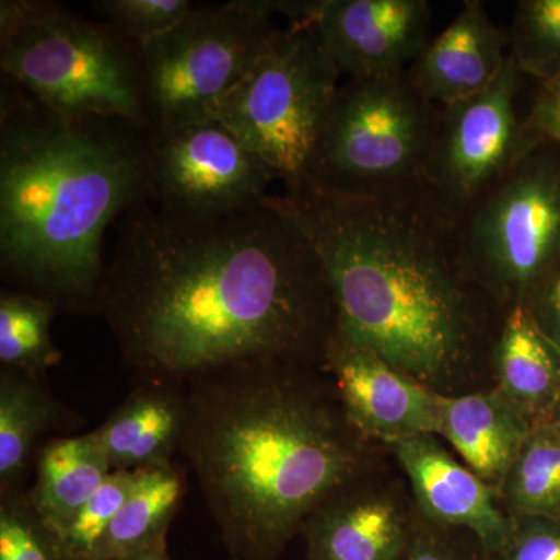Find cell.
<instances>
[{
  "instance_id": "1",
  "label": "cell",
  "mask_w": 560,
  "mask_h": 560,
  "mask_svg": "<svg viewBox=\"0 0 560 560\" xmlns=\"http://www.w3.org/2000/svg\"><path fill=\"white\" fill-rule=\"evenodd\" d=\"M97 313L147 381L249 360L320 364L338 324L315 246L282 197L191 220L143 200L120 219Z\"/></svg>"
},
{
  "instance_id": "2",
  "label": "cell",
  "mask_w": 560,
  "mask_h": 560,
  "mask_svg": "<svg viewBox=\"0 0 560 560\" xmlns=\"http://www.w3.org/2000/svg\"><path fill=\"white\" fill-rule=\"evenodd\" d=\"M282 200L323 261L346 329L442 396L490 370L504 308L471 271L458 215L427 184L350 198L302 183Z\"/></svg>"
},
{
  "instance_id": "3",
  "label": "cell",
  "mask_w": 560,
  "mask_h": 560,
  "mask_svg": "<svg viewBox=\"0 0 560 560\" xmlns=\"http://www.w3.org/2000/svg\"><path fill=\"white\" fill-rule=\"evenodd\" d=\"M184 385L179 452L234 559H278L319 504L371 471L320 364L241 361Z\"/></svg>"
},
{
  "instance_id": "4",
  "label": "cell",
  "mask_w": 560,
  "mask_h": 560,
  "mask_svg": "<svg viewBox=\"0 0 560 560\" xmlns=\"http://www.w3.org/2000/svg\"><path fill=\"white\" fill-rule=\"evenodd\" d=\"M0 105V268L57 312L97 313L103 237L145 200L142 138L116 120L68 121L7 80Z\"/></svg>"
},
{
  "instance_id": "5",
  "label": "cell",
  "mask_w": 560,
  "mask_h": 560,
  "mask_svg": "<svg viewBox=\"0 0 560 560\" xmlns=\"http://www.w3.org/2000/svg\"><path fill=\"white\" fill-rule=\"evenodd\" d=\"M0 69L61 119L147 128L138 47L60 3L0 2Z\"/></svg>"
},
{
  "instance_id": "6",
  "label": "cell",
  "mask_w": 560,
  "mask_h": 560,
  "mask_svg": "<svg viewBox=\"0 0 560 560\" xmlns=\"http://www.w3.org/2000/svg\"><path fill=\"white\" fill-rule=\"evenodd\" d=\"M440 117V106L407 73L348 79L330 103L300 184L350 198H386L422 186Z\"/></svg>"
},
{
  "instance_id": "7",
  "label": "cell",
  "mask_w": 560,
  "mask_h": 560,
  "mask_svg": "<svg viewBox=\"0 0 560 560\" xmlns=\"http://www.w3.org/2000/svg\"><path fill=\"white\" fill-rule=\"evenodd\" d=\"M280 2L234 0L194 7L139 49L145 130L217 120L280 28Z\"/></svg>"
},
{
  "instance_id": "8",
  "label": "cell",
  "mask_w": 560,
  "mask_h": 560,
  "mask_svg": "<svg viewBox=\"0 0 560 560\" xmlns=\"http://www.w3.org/2000/svg\"><path fill=\"white\" fill-rule=\"evenodd\" d=\"M340 79L315 25L290 22L223 103L217 120L259 154L287 187L296 186L305 178Z\"/></svg>"
},
{
  "instance_id": "9",
  "label": "cell",
  "mask_w": 560,
  "mask_h": 560,
  "mask_svg": "<svg viewBox=\"0 0 560 560\" xmlns=\"http://www.w3.org/2000/svg\"><path fill=\"white\" fill-rule=\"evenodd\" d=\"M474 275L501 307L525 304L560 265V147L539 143L458 215Z\"/></svg>"
},
{
  "instance_id": "10",
  "label": "cell",
  "mask_w": 560,
  "mask_h": 560,
  "mask_svg": "<svg viewBox=\"0 0 560 560\" xmlns=\"http://www.w3.org/2000/svg\"><path fill=\"white\" fill-rule=\"evenodd\" d=\"M145 200L173 215L221 219L259 208L279 179L220 120L143 130Z\"/></svg>"
},
{
  "instance_id": "11",
  "label": "cell",
  "mask_w": 560,
  "mask_h": 560,
  "mask_svg": "<svg viewBox=\"0 0 560 560\" xmlns=\"http://www.w3.org/2000/svg\"><path fill=\"white\" fill-rule=\"evenodd\" d=\"M530 81L510 57L488 90L441 108L425 183L456 215L544 142L528 125Z\"/></svg>"
},
{
  "instance_id": "12",
  "label": "cell",
  "mask_w": 560,
  "mask_h": 560,
  "mask_svg": "<svg viewBox=\"0 0 560 560\" xmlns=\"http://www.w3.org/2000/svg\"><path fill=\"white\" fill-rule=\"evenodd\" d=\"M320 371L329 378L353 430L383 444L440 434L444 396L383 359L340 320L324 349Z\"/></svg>"
},
{
  "instance_id": "13",
  "label": "cell",
  "mask_w": 560,
  "mask_h": 560,
  "mask_svg": "<svg viewBox=\"0 0 560 560\" xmlns=\"http://www.w3.org/2000/svg\"><path fill=\"white\" fill-rule=\"evenodd\" d=\"M308 21L348 79L407 73L431 39L425 0H313Z\"/></svg>"
},
{
  "instance_id": "14",
  "label": "cell",
  "mask_w": 560,
  "mask_h": 560,
  "mask_svg": "<svg viewBox=\"0 0 560 560\" xmlns=\"http://www.w3.org/2000/svg\"><path fill=\"white\" fill-rule=\"evenodd\" d=\"M416 506L394 485L370 474L319 504L302 526L305 560H401L410 547Z\"/></svg>"
},
{
  "instance_id": "15",
  "label": "cell",
  "mask_w": 560,
  "mask_h": 560,
  "mask_svg": "<svg viewBox=\"0 0 560 560\" xmlns=\"http://www.w3.org/2000/svg\"><path fill=\"white\" fill-rule=\"evenodd\" d=\"M389 447L410 481L420 517L444 528L466 530L488 558L503 547L512 518L501 508L499 490L453 458L436 434L405 438Z\"/></svg>"
},
{
  "instance_id": "16",
  "label": "cell",
  "mask_w": 560,
  "mask_h": 560,
  "mask_svg": "<svg viewBox=\"0 0 560 560\" xmlns=\"http://www.w3.org/2000/svg\"><path fill=\"white\" fill-rule=\"evenodd\" d=\"M508 60V32L490 20L480 0H466L448 27L430 39L407 77L427 101L445 108L492 86Z\"/></svg>"
},
{
  "instance_id": "17",
  "label": "cell",
  "mask_w": 560,
  "mask_h": 560,
  "mask_svg": "<svg viewBox=\"0 0 560 560\" xmlns=\"http://www.w3.org/2000/svg\"><path fill=\"white\" fill-rule=\"evenodd\" d=\"M490 371L495 388L533 427L552 422L560 407V350L540 330L526 304L504 308Z\"/></svg>"
},
{
  "instance_id": "18",
  "label": "cell",
  "mask_w": 560,
  "mask_h": 560,
  "mask_svg": "<svg viewBox=\"0 0 560 560\" xmlns=\"http://www.w3.org/2000/svg\"><path fill=\"white\" fill-rule=\"evenodd\" d=\"M142 381L95 429L113 471L172 463L173 453L179 451L187 416L186 385Z\"/></svg>"
},
{
  "instance_id": "19",
  "label": "cell",
  "mask_w": 560,
  "mask_h": 560,
  "mask_svg": "<svg viewBox=\"0 0 560 560\" xmlns=\"http://www.w3.org/2000/svg\"><path fill=\"white\" fill-rule=\"evenodd\" d=\"M528 419L499 389L444 396L440 436L482 481L499 490L529 436Z\"/></svg>"
},
{
  "instance_id": "20",
  "label": "cell",
  "mask_w": 560,
  "mask_h": 560,
  "mask_svg": "<svg viewBox=\"0 0 560 560\" xmlns=\"http://www.w3.org/2000/svg\"><path fill=\"white\" fill-rule=\"evenodd\" d=\"M110 466L94 431L55 438L36 455V482L27 492L40 521L60 534L109 477Z\"/></svg>"
},
{
  "instance_id": "21",
  "label": "cell",
  "mask_w": 560,
  "mask_h": 560,
  "mask_svg": "<svg viewBox=\"0 0 560 560\" xmlns=\"http://www.w3.org/2000/svg\"><path fill=\"white\" fill-rule=\"evenodd\" d=\"M68 420L46 375L0 368V493L22 490L40 438Z\"/></svg>"
},
{
  "instance_id": "22",
  "label": "cell",
  "mask_w": 560,
  "mask_h": 560,
  "mask_svg": "<svg viewBox=\"0 0 560 560\" xmlns=\"http://www.w3.org/2000/svg\"><path fill=\"white\" fill-rule=\"evenodd\" d=\"M186 493V478L173 463L136 470L135 482L94 560H117L167 541L168 529Z\"/></svg>"
},
{
  "instance_id": "23",
  "label": "cell",
  "mask_w": 560,
  "mask_h": 560,
  "mask_svg": "<svg viewBox=\"0 0 560 560\" xmlns=\"http://www.w3.org/2000/svg\"><path fill=\"white\" fill-rule=\"evenodd\" d=\"M511 518L560 517V425L534 427L499 489Z\"/></svg>"
},
{
  "instance_id": "24",
  "label": "cell",
  "mask_w": 560,
  "mask_h": 560,
  "mask_svg": "<svg viewBox=\"0 0 560 560\" xmlns=\"http://www.w3.org/2000/svg\"><path fill=\"white\" fill-rule=\"evenodd\" d=\"M50 301L25 291H2L0 296V364L3 370L46 375L62 352L51 340L57 315Z\"/></svg>"
},
{
  "instance_id": "25",
  "label": "cell",
  "mask_w": 560,
  "mask_h": 560,
  "mask_svg": "<svg viewBox=\"0 0 560 560\" xmlns=\"http://www.w3.org/2000/svg\"><path fill=\"white\" fill-rule=\"evenodd\" d=\"M510 57L537 83L560 77V0H521L510 31Z\"/></svg>"
},
{
  "instance_id": "26",
  "label": "cell",
  "mask_w": 560,
  "mask_h": 560,
  "mask_svg": "<svg viewBox=\"0 0 560 560\" xmlns=\"http://www.w3.org/2000/svg\"><path fill=\"white\" fill-rule=\"evenodd\" d=\"M0 560H83L33 510L27 492L0 493Z\"/></svg>"
},
{
  "instance_id": "27",
  "label": "cell",
  "mask_w": 560,
  "mask_h": 560,
  "mask_svg": "<svg viewBox=\"0 0 560 560\" xmlns=\"http://www.w3.org/2000/svg\"><path fill=\"white\" fill-rule=\"evenodd\" d=\"M135 478L136 470L110 471L97 492L77 512L66 529L58 534L70 555L94 560L98 545L127 500Z\"/></svg>"
},
{
  "instance_id": "28",
  "label": "cell",
  "mask_w": 560,
  "mask_h": 560,
  "mask_svg": "<svg viewBox=\"0 0 560 560\" xmlns=\"http://www.w3.org/2000/svg\"><path fill=\"white\" fill-rule=\"evenodd\" d=\"M94 9L132 46H147L172 31L194 5L189 0H101Z\"/></svg>"
},
{
  "instance_id": "29",
  "label": "cell",
  "mask_w": 560,
  "mask_h": 560,
  "mask_svg": "<svg viewBox=\"0 0 560 560\" xmlns=\"http://www.w3.org/2000/svg\"><path fill=\"white\" fill-rule=\"evenodd\" d=\"M401 560H488V556L466 530L434 525L418 514L410 547Z\"/></svg>"
},
{
  "instance_id": "30",
  "label": "cell",
  "mask_w": 560,
  "mask_h": 560,
  "mask_svg": "<svg viewBox=\"0 0 560 560\" xmlns=\"http://www.w3.org/2000/svg\"><path fill=\"white\" fill-rule=\"evenodd\" d=\"M488 560H560V517L512 518L510 537Z\"/></svg>"
},
{
  "instance_id": "31",
  "label": "cell",
  "mask_w": 560,
  "mask_h": 560,
  "mask_svg": "<svg viewBox=\"0 0 560 560\" xmlns=\"http://www.w3.org/2000/svg\"><path fill=\"white\" fill-rule=\"evenodd\" d=\"M528 125L537 138L560 147V77L534 88Z\"/></svg>"
},
{
  "instance_id": "32",
  "label": "cell",
  "mask_w": 560,
  "mask_h": 560,
  "mask_svg": "<svg viewBox=\"0 0 560 560\" xmlns=\"http://www.w3.org/2000/svg\"><path fill=\"white\" fill-rule=\"evenodd\" d=\"M525 304L540 330L560 350V265L541 280Z\"/></svg>"
},
{
  "instance_id": "33",
  "label": "cell",
  "mask_w": 560,
  "mask_h": 560,
  "mask_svg": "<svg viewBox=\"0 0 560 560\" xmlns=\"http://www.w3.org/2000/svg\"><path fill=\"white\" fill-rule=\"evenodd\" d=\"M117 560H172V558L167 541H161V544L151 545L149 548L131 552V555Z\"/></svg>"
},
{
  "instance_id": "34",
  "label": "cell",
  "mask_w": 560,
  "mask_h": 560,
  "mask_svg": "<svg viewBox=\"0 0 560 560\" xmlns=\"http://www.w3.org/2000/svg\"><path fill=\"white\" fill-rule=\"evenodd\" d=\"M555 422H558L559 425H560V407H559V410H558V415H556Z\"/></svg>"
},
{
  "instance_id": "35",
  "label": "cell",
  "mask_w": 560,
  "mask_h": 560,
  "mask_svg": "<svg viewBox=\"0 0 560 560\" xmlns=\"http://www.w3.org/2000/svg\"><path fill=\"white\" fill-rule=\"evenodd\" d=\"M232 560H238V559H232Z\"/></svg>"
}]
</instances>
